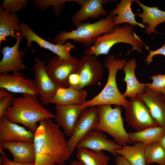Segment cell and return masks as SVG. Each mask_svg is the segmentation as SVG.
<instances>
[{"mask_svg":"<svg viewBox=\"0 0 165 165\" xmlns=\"http://www.w3.org/2000/svg\"><path fill=\"white\" fill-rule=\"evenodd\" d=\"M30 2L34 8L41 10H46L52 6L55 11V16H58L66 2H73L79 4L81 0H32Z\"/></svg>","mask_w":165,"mask_h":165,"instance_id":"30","label":"cell"},{"mask_svg":"<svg viewBox=\"0 0 165 165\" xmlns=\"http://www.w3.org/2000/svg\"><path fill=\"white\" fill-rule=\"evenodd\" d=\"M0 88L14 93L28 94L37 97L39 96L34 80L26 78L20 71H14L12 74H1Z\"/></svg>","mask_w":165,"mask_h":165,"instance_id":"14","label":"cell"},{"mask_svg":"<svg viewBox=\"0 0 165 165\" xmlns=\"http://www.w3.org/2000/svg\"><path fill=\"white\" fill-rule=\"evenodd\" d=\"M138 96L144 101L159 126H165V95L151 91L146 87L145 92Z\"/></svg>","mask_w":165,"mask_h":165,"instance_id":"19","label":"cell"},{"mask_svg":"<svg viewBox=\"0 0 165 165\" xmlns=\"http://www.w3.org/2000/svg\"><path fill=\"white\" fill-rule=\"evenodd\" d=\"M97 106L99 119L95 130L107 133L122 146L131 143L128 133L124 127L121 107L117 106L112 108L111 105H108Z\"/></svg>","mask_w":165,"mask_h":165,"instance_id":"6","label":"cell"},{"mask_svg":"<svg viewBox=\"0 0 165 165\" xmlns=\"http://www.w3.org/2000/svg\"><path fill=\"white\" fill-rule=\"evenodd\" d=\"M35 133L9 121L4 116L0 118V141L33 142Z\"/></svg>","mask_w":165,"mask_h":165,"instance_id":"17","label":"cell"},{"mask_svg":"<svg viewBox=\"0 0 165 165\" xmlns=\"http://www.w3.org/2000/svg\"><path fill=\"white\" fill-rule=\"evenodd\" d=\"M10 93L6 89L1 88L0 89V99L8 95Z\"/></svg>","mask_w":165,"mask_h":165,"instance_id":"38","label":"cell"},{"mask_svg":"<svg viewBox=\"0 0 165 165\" xmlns=\"http://www.w3.org/2000/svg\"><path fill=\"white\" fill-rule=\"evenodd\" d=\"M126 62L125 59H116L114 55H108L104 61L105 68L108 70V80L105 86L97 95L91 100L86 101L82 105L89 108L101 105H114L126 108L129 101L119 90L116 76L118 70L123 69Z\"/></svg>","mask_w":165,"mask_h":165,"instance_id":"4","label":"cell"},{"mask_svg":"<svg viewBox=\"0 0 165 165\" xmlns=\"http://www.w3.org/2000/svg\"><path fill=\"white\" fill-rule=\"evenodd\" d=\"M135 0H121L117 4L116 7L109 12V14L114 16L113 22L115 26L123 23H128L133 26L136 25L142 28L146 26L142 24L138 23L135 19V14L133 13L131 8L132 2Z\"/></svg>","mask_w":165,"mask_h":165,"instance_id":"25","label":"cell"},{"mask_svg":"<svg viewBox=\"0 0 165 165\" xmlns=\"http://www.w3.org/2000/svg\"><path fill=\"white\" fill-rule=\"evenodd\" d=\"M4 116L10 122L23 125L34 133L37 123L55 118V114L45 108L40 99L28 94L14 97Z\"/></svg>","mask_w":165,"mask_h":165,"instance_id":"2","label":"cell"},{"mask_svg":"<svg viewBox=\"0 0 165 165\" xmlns=\"http://www.w3.org/2000/svg\"><path fill=\"white\" fill-rule=\"evenodd\" d=\"M35 61L34 82L39 99L43 105H47L50 103L52 98L60 87L49 75L44 61L37 57H35Z\"/></svg>","mask_w":165,"mask_h":165,"instance_id":"9","label":"cell"},{"mask_svg":"<svg viewBox=\"0 0 165 165\" xmlns=\"http://www.w3.org/2000/svg\"><path fill=\"white\" fill-rule=\"evenodd\" d=\"M112 0H83L80 9L71 17L72 23L76 27L81 23L89 18L97 19L101 16L108 15L107 11L105 10L103 5Z\"/></svg>","mask_w":165,"mask_h":165,"instance_id":"18","label":"cell"},{"mask_svg":"<svg viewBox=\"0 0 165 165\" xmlns=\"http://www.w3.org/2000/svg\"><path fill=\"white\" fill-rule=\"evenodd\" d=\"M137 67L135 60L134 58L126 62L123 68L125 73L123 80L127 84L126 90L123 94L125 97L131 98L145 92L146 83H140L136 77L135 70Z\"/></svg>","mask_w":165,"mask_h":165,"instance_id":"22","label":"cell"},{"mask_svg":"<svg viewBox=\"0 0 165 165\" xmlns=\"http://www.w3.org/2000/svg\"><path fill=\"white\" fill-rule=\"evenodd\" d=\"M115 16L109 14L105 18L90 23L82 22L70 32L62 31L55 35L53 42L55 44H64L67 40L72 39L74 42L90 48L95 40L102 35L112 32L115 26L113 20Z\"/></svg>","mask_w":165,"mask_h":165,"instance_id":"5","label":"cell"},{"mask_svg":"<svg viewBox=\"0 0 165 165\" xmlns=\"http://www.w3.org/2000/svg\"><path fill=\"white\" fill-rule=\"evenodd\" d=\"M115 141L109 139L103 131L94 130L89 132L78 143L76 148H86L95 151L105 150L115 156L116 151L122 148Z\"/></svg>","mask_w":165,"mask_h":165,"instance_id":"16","label":"cell"},{"mask_svg":"<svg viewBox=\"0 0 165 165\" xmlns=\"http://www.w3.org/2000/svg\"><path fill=\"white\" fill-rule=\"evenodd\" d=\"M14 97V93H11L0 99V118L4 116L7 110L11 105Z\"/></svg>","mask_w":165,"mask_h":165,"instance_id":"33","label":"cell"},{"mask_svg":"<svg viewBox=\"0 0 165 165\" xmlns=\"http://www.w3.org/2000/svg\"><path fill=\"white\" fill-rule=\"evenodd\" d=\"M115 163L116 165H131L125 158L120 155L116 156Z\"/></svg>","mask_w":165,"mask_h":165,"instance_id":"37","label":"cell"},{"mask_svg":"<svg viewBox=\"0 0 165 165\" xmlns=\"http://www.w3.org/2000/svg\"><path fill=\"white\" fill-rule=\"evenodd\" d=\"M131 143H140L145 145L161 141L165 135V126H157L140 132L128 133Z\"/></svg>","mask_w":165,"mask_h":165,"instance_id":"26","label":"cell"},{"mask_svg":"<svg viewBox=\"0 0 165 165\" xmlns=\"http://www.w3.org/2000/svg\"><path fill=\"white\" fill-rule=\"evenodd\" d=\"M24 36L21 31L17 32L15 45L12 47L7 45L1 49L3 57L0 62V74L11 71L20 72L26 68L23 57L24 53L22 50H19L20 42Z\"/></svg>","mask_w":165,"mask_h":165,"instance_id":"13","label":"cell"},{"mask_svg":"<svg viewBox=\"0 0 165 165\" xmlns=\"http://www.w3.org/2000/svg\"><path fill=\"white\" fill-rule=\"evenodd\" d=\"M2 165H34V163H20L11 160L6 155H2L0 156V163Z\"/></svg>","mask_w":165,"mask_h":165,"instance_id":"35","label":"cell"},{"mask_svg":"<svg viewBox=\"0 0 165 165\" xmlns=\"http://www.w3.org/2000/svg\"><path fill=\"white\" fill-rule=\"evenodd\" d=\"M70 165H82L77 160H75L72 161Z\"/></svg>","mask_w":165,"mask_h":165,"instance_id":"39","label":"cell"},{"mask_svg":"<svg viewBox=\"0 0 165 165\" xmlns=\"http://www.w3.org/2000/svg\"><path fill=\"white\" fill-rule=\"evenodd\" d=\"M69 86H71L75 89L79 84L80 79L79 75L76 73L71 75L69 78Z\"/></svg>","mask_w":165,"mask_h":165,"instance_id":"36","label":"cell"},{"mask_svg":"<svg viewBox=\"0 0 165 165\" xmlns=\"http://www.w3.org/2000/svg\"><path fill=\"white\" fill-rule=\"evenodd\" d=\"M20 20L16 13L0 8V46L6 38L11 36L16 39L17 33L21 31Z\"/></svg>","mask_w":165,"mask_h":165,"instance_id":"24","label":"cell"},{"mask_svg":"<svg viewBox=\"0 0 165 165\" xmlns=\"http://www.w3.org/2000/svg\"><path fill=\"white\" fill-rule=\"evenodd\" d=\"M79 61L75 57L68 61H61L57 55L53 57L46 66L48 73L59 87H68L69 77L76 73Z\"/></svg>","mask_w":165,"mask_h":165,"instance_id":"12","label":"cell"},{"mask_svg":"<svg viewBox=\"0 0 165 165\" xmlns=\"http://www.w3.org/2000/svg\"><path fill=\"white\" fill-rule=\"evenodd\" d=\"M134 2L137 3L142 9V13H137L138 17L142 19V24H146L145 30L147 33L150 34L156 32V27L159 24L165 22V12L157 7H150L145 5L140 1L135 0Z\"/></svg>","mask_w":165,"mask_h":165,"instance_id":"23","label":"cell"},{"mask_svg":"<svg viewBox=\"0 0 165 165\" xmlns=\"http://www.w3.org/2000/svg\"><path fill=\"white\" fill-rule=\"evenodd\" d=\"M99 119L97 106L90 107L85 110L80 115L67 144L72 155L79 141L90 131L95 129Z\"/></svg>","mask_w":165,"mask_h":165,"instance_id":"10","label":"cell"},{"mask_svg":"<svg viewBox=\"0 0 165 165\" xmlns=\"http://www.w3.org/2000/svg\"><path fill=\"white\" fill-rule=\"evenodd\" d=\"M146 165L156 163L159 165H165V148L161 141L146 145L145 151Z\"/></svg>","mask_w":165,"mask_h":165,"instance_id":"29","label":"cell"},{"mask_svg":"<svg viewBox=\"0 0 165 165\" xmlns=\"http://www.w3.org/2000/svg\"><path fill=\"white\" fill-rule=\"evenodd\" d=\"M133 28V25L127 24L123 27L115 26L112 32L97 38L91 47L86 50L85 54L96 57L100 55L107 54L114 45L119 43H125L132 46V49L127 53L128 55L133 50L141 53L144 46L146 50H149V47L145 44L139 36L134 32Z\"/></svg>","mask_w":165,"mask_h":165,"instance_id":"3","label":"cell"},{"mask_svg":"<svg viewBox=\"0 0 165 165\" xmlns=\"http://www.w3.org/2000/svg\"><path fill=\"white\" fill-rule=\"evenodd\" d=\"M28 3L27 0H4L0 8L16 13L18 11L26 7Z\"/></svg>","mask_w":165,"mask_h":165,"instance_id":"32","label":"cell"},{"mask_svg":"<svg viewBox=\"0 0 165 165\" xmlns=\"http://www.w3.org/2000/svg\"><path fill=\"white\" fill-rule=\"evenodd\" d=\"M88 108L82 105L55 104V121L63 129L66 136H71L80 115Z\"/></svg>","mask_w":165,"mask_h":165,"instance_id":"15","label":"cell"},{"mask_svg":"<svg viewBox=\"0 0 165 165\" xmlns=\"http://www.w3.org/2000/svg\"><path fill=\"white\" fill-rule=\"evenodd\" d=\"M87 96L86 90H77L71 86L60 87L52 98L50 103L64 105H82L86 101Z\"/></svg>","mask_w":165,"mask_h":165,"instance_id":"21","label":"cell"},{"mask_svg":"<svg viewBox=\"0 0 165 165\" xmlns=\"http://www.w3.org/2000/svg\"><path fill=\"white\" fill-rule=\"evenodd\" d=\"M39 123L33 142L34 165H64L71 155L64 133L52 119Z\"/></svg>","mask_w":165,"mask_h":165,"instance_id":"1","label":"cell"},{"mask_svg":"<svg viewBox=\"0 0 165 165\" xmlns=\"http://www.w3.org/2000/svg\"><path fill=\"white\" fill-rule=\"evenodd\" d=\"M150 78L152 79V82L146 83V87L151 91L165 95V74H158Z\"/></svg>","mask_w":165,"mask_h":165,"instance_id":"31","label":"cell"},{"mask_svg":"<svg viewBox=\"0 0 165 165\" xmlns=\"http://www.w3.org/2000/svg\"><path fill=\"white\" fill-rule=\"evenodd\" d=\"M0 147L9 150L13 156V161L20 163H35V153L33 142L0 141Z\"/></svg>","mask_w":165,"mask_h":165,"instance_id":"20","label":"cell"},{"mask_svg":"<svg viewBox=\"0 0 165 165\" xmlns=\"http://www.w3.org/2000/svg\"><path fill=\"white\" fill-rule=\"evenodd\" d=\"M161 142L165 148V135L162 138V140L161 141Z\"/></svg>","mask_w":165,"mask_h":165,"instance_id":"40","label":"cell"},{"mask_svg":"<svg viewBox=\"0 0 165 165\" xmlns=\"http://www.w3.org/2000/svg\"><path fill=\"white\" fill-rule=\"evenodd\" d=\"M76 156L82 165H108L110 160L102 151H95L86 148H77Z\"/></svg>","mask_w":165,"mask_h":165,"instance_id":"28","label":"cell"},{"mask_svg":"<svg viewBox=\"0 0 165 165\" xmlns=\"http://www.w3.org/2000/svg\"><path fill=\"white\" fill-rule=\"evenodd\" d=\"M21 31L26 38L27 44L26 49L31 47V42H35L41 48L47 49L58 56L61 61H68L72 59L74 57L70 54L71 50L76 48L75 45L70 42H66L64 44L51 43L42 38L34 32L26 23L20 24Z\"/></svg>","mask_w":165,"mask_h":165,"instance_id":"11","label":"cell"},{"mask_svg":"<svg viewBox=\"0 0 165 165\" xmlns=\"http://www.w3.org/2000/svg\"><path fill=\"white\" fill-rule=\"evenodd\" d=\"M148 55L145 59V61L147 62L149 65L152 61V58L156 55L161 54L165 56V43L160 48L155 51H151L150 50Z\"/></svg>","mask_w":165,"mask_h":165,"instance_id":"34","label":"cell"},{"mask_svg":"<svg viewBox=\"0 0 165 165\" xmlns=\"http://www.w3.org/2000/svg\"><path fill=\"white\" fill-rule=\"evenodd\" d=\"M104 68L101 62L95 56L85 54L79 60L76 72L80 82L75 88L82 90L85 86L96 84L102 77Z\"/></svg>","mask_w":165,"mask_h":165,"instance_id":"8","label":"cell"},{"mask_svg":"<svg viewBox=\"0 0 165 165\" xmlns=\"http://www.w3.org/2000/svg\"><path fill=\"white\" fill-rule=\"evenodd\" d=\"M130 98L125 112V120L130 127L136 132H140L159 126L141 97L137 95Z\"/></svg>","mask_w":165,"mask_h":165,"instance_id":"7","label":"cell"},{"mask_svg":"<svg viewBox=\"0 0 165 165\" xmlns=\"http://www.w3.org/2000/svg\"><path fill=\"white\" fill-rule=\"evenodd\" d=\"M146 145L140 143L132 145H126L116 151L117 155L125 158L131 165H146L145 151Z\"/></svg>","mask_w":165,"mask_h":165,"instance_id":"27","label":"cell"}]
</instances>
